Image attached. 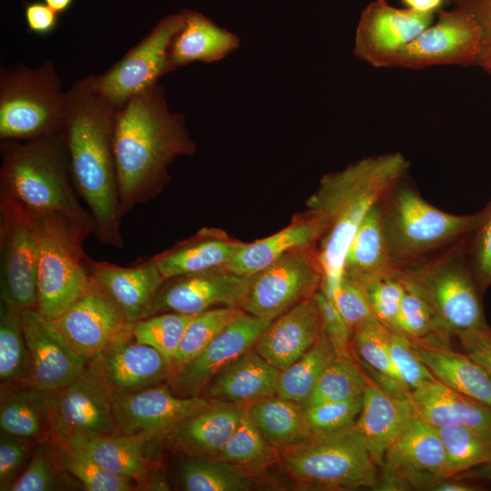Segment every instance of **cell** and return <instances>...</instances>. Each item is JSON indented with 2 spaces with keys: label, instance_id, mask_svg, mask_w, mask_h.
I'll return each instance as SVG.
<instances>
[{
  "label": "cell",
  "instance_id": "8992f818",
  "mask_svg": "<svg viewBox=\"0 0 491 491\" xmlns=\"http://www.w3.org/2000/svg\"><path fill=\"white\" fill-rule=\"evenodd\" d=\"M384 229L398 268L424 259L472 234L480 212L449 214L432 205L413 187L397 184L380 202Z\"/></svg>",
  "mask_w": 491,
  "mask_h": 491
},
{
  "label": "cell",
  "instance_id": "94428289",
  "mask_svg": "<svg viewBox=\"0 0 491 491\" xmlns=\"http://www.w3.org/2000/svg\"><path fill=\"white\" fill-rule=\"evenodd\" d=\"M436 491H474L475 486L461 481L444 479L436 484L432 488Z\"/></svg>",
  "mask_w": 491,
  "mask_h": 491
},
{
  "label": "cell",
  "instance_id": "6f0895ef",
  "mask_svg": "<svg viewBox=\"0 0 491 491\" xmlns=\"http://www.w3.org/2000/svg\"><path fill=\"white\" fill-rule=\"evenodd\" d=\"M465 8L472 14L479 27L476 62L491 74V0H470Z\"/></svg>",
  "mask_w": 491,
  "mask_h": 491
},
{
  "label": "cell",
  "instance_id": "4316f807",
  "mask_svg": "<svg viewBox=\"0 0 491 491\" xmlns=\"http://www.w3.org/2000/svg\"><path fill=\"white\" fill-rule=\"evenodd\" d=\"M412 342L418 357L436 380L491 407V376L467 354L448 348L447 339L440 336Z\"/></svg>",
  "mask_w": 491,
  "mask_h": 491
},
{
  "label": "cell",
  "instance_id": "f5cc1de1",
  "mask_svg": "<svg viewBox=\"0 0 491 491\" xmlns=\"http://www.w3.org/2000/svg\"><path fill=\"white\" fill-rule=\"evenodd\" d=\"M55 448L48 445L37 446L25 470L11 486L9 491H48L55 487Z\"/></svg>",
  "mask_w": 491,
  "mask_h": 491
},
{
  "label": "cell",
  "instance_id": "484cf974",
  "mask_svg": "<svg viewBox=\"0 0 491 491\" xmlns=\"http://www.w3.org/2000/svg\"><path fill=\"white\" fill-rule=\"evenodd\" d=\"M246 406L245 404L212 401L164 436L174 449L185 455L213 457L234 434Z\"/></svg>",
  "mask_w": 491,
  "mask_h": 491
},
{
  "label": "cell",
  "instance_id": "681fc988",
  "mask_svg": "<svg viewBox=\"0 0 491 491\" xmlns=\"http://www.w3.org/2000/svg\"><path fill=\"white\" fill-rule=\"evenodd\" d=\"M405 287L406 292L392 330L413 340L433 336L448 339L440 332L434 314L425 299L415 290L406 286Z\"/></svg>",
  "mask_w": 491,
  "mask_h": 491
},
{
  "label": "cell",
  "instance_id": "d6986e66",
  "mask_svg": "<svg viewBox=\"0 0 491 491\" xmlns=\"http://www.w3.org/2000/svg\"><path fill=\"white\" fill-rule=\"evenodd\" d=\"M251 276H237L221 267L166 279L149 316L163 312L196 315L222 306L241 308Z\"/></svg>",
  "mask_w": 491,
  "mask_h": 491
},
{
  "label": "cell",
  "instance_id": "603a6c76",
  "mask_svg": "<svg viewBox=\"0 0 491 491\" xmlns=\"http://www.w3.org/2000/svg\"><path fill=\"white\" fill-rule=\"evenodd\" d=\"M322 332L319 309L312 296L273 319L253 348L282 371L306 353Z\"/></svg>",
  "mask_w": 491,
  "mask_h": 491
},
{
  "label": "cell",
  "instance_id": "e0dca14e",
  "mask_svg": "<svg viewBox=\"0 0 491 491\" xmlns=\"http://www.w3.org/2000/svg\"><path fill=\"white\" fill-rule=\"evenodd\" d=\"M479 27L465 7L441 14L438 21L403 47L388 66L424 67L476 62Z\"/></svg>",
  "mask_w": 491,
  "mask_h": 491
},
{
  "label": "cell",
  "instance_id": "e7e4bbea",
  "mask_svg": "<svg viewBox=\"0 0 491 491\" xmlns=\"http://www.w3.org/2000/svg\"><path fill=\"white\" fill-rule=\"evenodd\" d=\"M474 475L477 477L491 481V462L481 466L479 469L475 470Z\"/></svg>",
  "mask_w": 491,
  "mask_h": 491
},
{
  "label": "cell",
  "instance_id": "f1b7e54d",
  "mask_svg": "<svg viewBox=\"0 0 491 491\" xmlns=\"http://www.w3.org/2000/svg\"><path fill=\"white\" fill-rule=\"evenodd\" d=\"M279 374V369L251 348L222 369L201 396L214 402L249 405L276 395Z\"/></svg>",
  "mask_w": 491,
  "mask_h": 491
},
{
  "label": "cell",
  "instance_id": "ab89813d",
  "mask_svg": "<svg viewBox=\"0 0 491 491\" xmlns=\"http://www.w3.org/2000/svg\"><path fill=\"white\" fill-rule=\"evenodd\" d=\"M180 467V477L186 491H246L253 487L252 475L221 461L192 456Z\"/></svg>",
  "mask_w": 491,
  "mask_h": 491
},
{
  "label": "cell",
  "instance_id": "ac0fdd59",
  "mask_svg": "<svg viewBox=\"0 0 491 491\" xmlns=\"http://www.w3.org/2000/svg\"><path fill=\"white\" fill-rule=\"evenodd\" d=\"M211 402L201 396H176L166 386L159 384L134 392H113V414L119 434L151 433L164 436Z\"/></svg>",
  "mask_w": 491,
  "mask_h": 491
},
{
  "label": "cell",
  "instance_id": "7402d4cb",
  "mask_svg": "<svg viewBox=\"0 0 491 491\" xmlns=\"http://www.w3.org/2000/svg\"><path fill=\"white\" fill-rule=\"evenodd\" d=\"M93 359L112 392L145 389L173 374L172 364L155 348L136 341L132 329Z\"/></svg>",
  "mask_w": 491,
  "mask_h": 491
},
{
  "label": "cell",
  "instance_id": "9c48e42d",
  "mask_svg": "<svg viewBox=\"0 0 491 491\" xmlns=\"http://www.w3.org/2000/svg\"><path fill=\"white\" fill-rule=\"evenodd\" d=\"M66 91L52 61L0 71V139L34 140L61 132Z\"/></svg>",
  "mask_w": 491,
  "mask_h": 491
},
{
  "label": "cell",
  "instance_id": "1f68e13d",
  "mask_svg": "<svg viewBox=\"0 0 491 491\" xmlns=\"http://www.w3.org/2000/svg\"><path fill=\"white\" fill-rule=\"evenodd\" d=\"M185 24L169 49L170 71L193 62L213 63L225 58L239 46V37L196 13L183 12Z\"/></svg>",
  "mask_w": 491,
  "mask_h": 491
},
{
  "label": "cell",
  "instance_id": "9f6ffc18",
  "mask_svg": "<svg viewBox=\"0 0 491 491\" xmlns=\"http://www.w3.org/2000/svg\"><path fill=\"white\" fill-rule=\"evenodd\" d=\"M32 440L9 435H0V490H9L25 470L30 459Z\"/></svg>",
  "mask_w": 491,
  "mask_h": 491
},
{
  "label": "cell",
  "instance_id": "8fae6325",
  "mask_svg": "<svg viewBox=\"0 0 491 491\" xmlns=\"http://www.w3.org/2000/svg\"><path fill=\"white\" fill-rule=\"evenodd\" d=\"M184 24L183 13L164 18L108 70L92 75L96 90L119 109L135 95L157 85L170 72V45Z\"/></svg>",
  "mask_w": 491,
  "mask_h": 491
},
{
  "label": "cell",
  "instance_id": "f546056e",
  "mask_svg": "<svg viewBox=\"0 0 491 491\" xmlns=\"http://www.w3.org/2000/svg\"><path fill=\"white\" fill-rule=\"evenodd\" d=\"M324 231L322 222L308 214L266 238L245 244L223 268L237 276H254L292 250L311 248Z\"/></svg>",
  "mask_w": 491,
  "mask_h": 491
},
{
  "label": "cell",
  "instance_id": "7bdbcfd3",
  "mask_svg": "<svg viewBox=\"0 0 491 491\" xmlns=\"http://www.w3.org/2000/svg\"><path fill=\"white\" fill-rule=\"evenodd\" d=\"M245 311L239 307H215L195 315L173 359V373L195 357L228 324Z\"/></svg>",
  "mask_w": 491,
  "mask_h": 491
},
{
  "label": "cell",
  "instance_id": "11a10c76",
  "mask_svg": "<svg viewBox=\"0 0 491 491\" xmlns=\"http://www.w3.org/2000/svg\"><path fill=\"white\" fill-rule=\"evenodd\" d=\"M313 297L319 309L323 333L330 340L339 357L352 358V327L320 288Z\"/></svg>",
  "mask_w": 491,
  "mask_h": 491
},
{
  "label": "cell",
  "instance_id": "bcb514c9",
  "mask_svg": "<svg viewBox=\"0 0 491 491\" xmlns=\"http://www.w3.org/2000/svg\"><path fill=\"white\" fill-rule=\"evenodd\" d=\"M352 330V346L362 361L374 371L402 383L390 357V329L374 317Z\"/></svg>",
  "mask_w": 491,
  "mask_h": 491
},
{
  "label": "cell",
  "instance_id": "cb8c5ba5",
  "mask_svg": "<svg viewBox=\"0 0 491 491\" xmlns=\"http://www.w3.org/2000/svg\"><path fill=\"white\" fill-rule=\"evenodd\" d=\"M92 278L114 300L131 325L147 317L165 282L154 258L132 267L90 259Z\"/></svg>",
  "mask_w": 491,
  "mask_h": 491
},
{
  "label": "cell",
  "instance_id": "836d02e7",
  "mask_svg": "<svg viewBox=\"0 0 491 491\" xmlns=\"http://www.w3.org/2000/svg\"><path fill=\"white\" fill-rule=\"evenodd\" d=\"M245 243L201 232L196 237L154 257L164 278L224 267Z\"/></svg>",
  "mask_w": 491,
  "mask_h": 491
},
{
  "label": "cell",
  "instance_id": "680465c9",
  "mask_svg": "<svg viewBox=\"0 0 491 491\" xmlns=\"http://www.w3.org/2000/svg\"><path fill=\"white\" fill-rule=\"evenodd\" d=\"M466 354L479 364L491 376V330L471 329L455 335Z\"/></svg>",
  "mask_w": 491,
  "mask_h": 491
},
{
  "label": "cell",
  "instance_id": "f35d334b",
  "mask_svg": "<svg viewBox=\"0 0 491 491\" xmlns=\"http://www.w3.org/2000/svg\"><path fill=\"white\" fill-rule=\"evenodd\" d=\"M29 356L24 336L22 311L0 306V379L2 386L28 385Z\"/></svg>",
  "mask_w": 491,
  "mask_h": 491
},
{
  "label": "cell",
  "instance_id": "30bf717a",
  "mask_svg": "<svg viewBox=\"0 0 491 491\" xmlns=\"http://www.w3.org/2000/svg\"><path fill=\"white\" fill-rule=\"evenodd\" d=\"M117 432L113 414V392L94 359L72 384L53 395L50 436L66 444Z\"/></svg>",
  "mask_w": 491,
  "mask_h": 491
},
{
  "label": "cell",
  "instance_id": "d590c367",
  "mask_svg": "<svg viewBox=\"0 0 491 491\" xmlns=\"http://www.w3.org/2000/svg\"><path fill=\"white\" fill-rule=\"evenodd\" d=\"M53 395L29 385L7 387L1 397V431L30 440L50 433Z\"/></svg>",
  "mask_w": 491,
  "mask_h": 491
},
{
  "label": "cell",
  "instance_id": "be15d7a7",
  "mask_svg": "<svg viewBox=\"0 0 491 491\" xmlns=\"http://www.w3.org/2000/svg\"><path fill=\"white\" fill-rule=\"evenodd\" d=\"M45 3L55 13H61L70 6L72 0H45Z\"/></svg>",
  "mask_w": 491,
  "mask_h": 491
},
{
  "label": "cell",
  "instance_id": "b9f144b4",
  "mask_svg": "<svg viewBox=\"0 0 491 491\" xmlns=\"http://www.w3.org/2000/svg\"><path fill=\"white\" fill-rule=\"evenodd\" d=\"M366 379L367 376L356 365L353 358L338 356L323 372L302 406L305 408L362 396Z\"/></svg>",
  "mask_w": 491,
  "mask_h": 491
},
{
  "label": "cell",
  "instance_id": "ffe728a7",
  "mask_svg": "<svg viewBox=\"0 0 491 491\" xmlns=\"http://www.w3.org/2000/svg\"><path fill=\"white\" fill-rule=\"evenodd\" d=\"M432 13L401 9L385 0L362 12L356 34L355 54L376 66H388L393 57L430 26Z\"/></svg>",
  "mask_w": 491,
  "mask_h": 491
},
{
  "label": "cell",
  "instance_id": "3957f363",
  "mask_svg": "<svg viewBox=\"0 0 491 491\" xmlns=\"http://www.w3.org/2000/svg\"><path fill=\"white\" fill-rule=\"evenodd\" d=\"M409 167L400 153L363 158L327 174L307 199L308 214L325 228L316 256L323 273L321 286L334 289L343 276L349 244L366 213L386 195Z\"/></svg>",
  "mask_w": 491,
  "mask_h": 491
},
{
  "label": "cell",
  "instance_id": "d4e9b609",
  "mask_svg": "<svg viewBox=\"0 0 491 491\" xmlns=\"http://www.w3.org/2000/svg\"><path fill=\"white\" fill-rule=\"evenodd\" d=\"M414 414L410 397L394 396L367 376L355 426L377 466Z\"/></svg>",
  "mask_w": 491,
  "mask_h": 491
},
{
  "label": "cell",
  "instance_id": "db71d44e",
  "mask_svg": "<svg viewBox=\"0 0 491 491\" xmlns=\"http://www.w3.org/2000/svg\"><path fill=\"white\" fill-rule=\"evenodd\" d=\"M319 288L332 301L352 329L375 317L361 287L349 276L343 275L332 290L323 286Z\"/></svg>",
  "mask_w": 491,
  "mask_h": 491
},
{
  "label": "cell",
  "instance_id": "60d3db41",
  "mask_svg": "<svg viewBox=\"0 0 491 491\" xmlns=\"http://www.w3.org/2000/svg\"><path fill=\"white\" fill-rule=\"evenodd\" d=\"M446 461V478L491 462V438L463 426L436 428Z\"/></svg>",
  "mask_w": 491,
  "mask_h": 491
},
{
  "label": "cell",
  "instance_id": "c3c4849f",
  "mask_svg": "<svg viewBox=\"0 0 491 491\" xmlns=\"http://www.w3.org/2000/svg\"><path fill=\"white\" fill-rule=\"evenodd\" d=\"M356 283L375 317L392 330L406 292L397 273L395 276L375 277Z\"/></svg>",
  "mask_w": 491,
  "mask_h": 491
},
{
  "label": "cell",
  "instance_id": "7c38bea8",
  "mask_svg": "<svg viewBox=\"0 0 491 491\" xmlns=\"http://www.w3.org/2000/svg\"><path fill=\"white\" fill-rule=\"evenodd\" d=\"M323 273L316 253L295 249L251 276L241 309L273 320L320 287Z\"/></svg>",
  "mask_w": 491,
  "mask_h": 491
},
{
  "label": "cell",
  "instance_id": "5b68a950",
  "mask_svg": "<svg viewBox=\"0 0 491 491\" xmlns=\"http://www.w3.org/2000/svg\"><path fill=\"white\" fill-rule=\"evenodd\" d=\"M31 218L38 249L36 310L53 320L91 283L90 259L82 245L92 232L60 214Z\"/></svg>",
  "mask_w": 491,
  "mask_h": 491
},
{
  "label": "cell",
  "instance_id": "7a4b0ae2",
  "mask_svg": "<svg viewBox=\"0 0 491 491\" xmlns=\"http://www.w3.org/2000/svg\"><path fill=\"white\" fill-rule=\"evenodd\" d=\"M113 145L123 216L161 190L177 156L195 151L184 116L169 110L159 84L117 110Z\"/></svg>",
  "mask_w": 491,
  "mask_h": 491
},
{
  "label": "cell",
  "instance_id": "ba28073f",
  "mask_svg": "<svg viewBox=\"0 0 491 491\" xmlns=\"http://www.w3.org/2000/svg\"><path fill=\"white\" fill-rule=\"evenodd\" d=\"M283 469L302 489L344 491L376 487L377 465L356 426L313 436L280 453Z\"/></svg>",
  "mask_w": 491,
  "mask_h": 491
},
{
  "label": "cell",
  "instance_id": "6da1fadb",
  "mask_svg": "<svg viewBox=\"0 0 491 491\" xmlns=\"http://www.w3.org/2000/svg\"><path fill=\"white\" fill-rule=\"evenodd\" d=\"M117 110L96 90L92 75L78 79L66 91L61 135L75 188L95 221V236L121 248L123 215L113 145Z\"/></svg>",
  "mask_w": 491,
  "mask_h": 491
},
{
  "label": "cell",
  "instance_id": "4dcf8cb0",
  "mask_svg": "<svg viewBox=\"0 0 491 491\" xmlns=\"http://www.w3.org/2000/svg\"><path fill=\"white\" fill-rule=\"evenodd\" d=\"M155 437L151 433L115 434L76 439L63 445L85 455L116 476L142 483L147 480L152 468L151 461L145 456L144 446Z\"/></svg>",
  "mask_w": 491,
  "mask_h": 491
},
{
  "label": "cell",
  "instance_id": "9a60e30c",
  "mask_svg": "<svg viewBox=\"0 0 491 491\" xmlns=\"http://www.w3.org/2000/svg\"><path fill=\"white\" fill-rule=\"evenodd\" d=\"M51 322L70 346L88 360L128 333L133 326L92 276L86 291Z\"/></svg>",
  "mask_w": 491,
  "mask_h": 491
},
{
  "label": "cell",
  "instance_id": "91938a15",
  "mask_svg": "<svg viewBox=\"0 0 491 491\" xmlns=\"http://www.w3.org/2000/svg\"><path fill=\"white\" fill-rule=\"evenodd\" d=\"M56 14L45 3H32L25 11L28 28L35 34H47L56 25Z\"/></svg>",
  "mask_w": 491,
  "mask_h": 491
},
{
  "label": "cell",
  "instance_id": "5bb4252c",
  "mask_svg": "<svg viewBox=\"0 0 491 491\" xmlns=\"http://www.w3.org/2000/svg\"><path fill=\"white\" fill-rule=\"evenodd\" d=\"M382 466L384 489L432 488L446 479V453L437 429L415 411L387 449Z\"/></svg>",
  "mask_w": 491,
  "mask_h": 491
},
{
  "label": "cell",
  "instance_id": "74e56055",
  "mask_svg": "<svg viewBox=\"0 0 491 491\" xmlns=\"http://www.w3.org/2000/svg\"><path fill=\"white\" fill-rule=\"evenodd\" d=\"M280 452L264 437L247 413V406L234 434L213 457L252 475L272 465Z\"/></svg>",
  "mask_w": 491,
  "mask_h": 491
},
{
  "label": "cell",
  "instance_id": "816d5d0a",
  "mask_svg": "<svg viewBox=\"0 0 491 491\" xmlns=\"http://www.w3.org/2000/svg\"><path fill=\"white\" fill-rule=\"evenodd\" d=\"M472 234L467 260L479 290L484 291L491 286V201L480 212Z\"/></svg>",
  "mask_w": 491,
  "mask_h": 491
},
{
  "label": "cell",
  "instance_id": "4fadbf2b",
  "mask_svg": "<svg viewBox=\"0 0 491 491\" xmlns=\"http://www.w3.org/2000/svg\"><path fill=\"white\" fill-rule=\"evenodd\" d=\"M38 249L32 218L0 200L1 304L20 311L36 309Z\"/></svg>",
  "mask_w": 491,
  "mask_h": 491
},
{
  "label": "cell",
  "instance_id": "f907efd6",
  "mask_svg": "<svg viewBox=\"0 0 491 491\" xmlns=\"http://www.w3.org/2000/svg\"><path fill=\"white\" fill-rule=\"evenodd\" d=\"M389 350L399 379L410 391L435 378L418 357L408 336L390 330Z\"/></svg>",
  "mask_w": 491,
  "mask_h": 491
},
{
  "label": "cell",
  "instance_id": "6125c7cd",
  "mask_svg": "<svg viewBox=\"0 0 491 491\" xmlns=\"http://www.w3.org/2000/svg\"><path fill=\"white\" fill-rule=\"evenodd\" d=\"M408 8L422 12L432 13L442 3V0H403Z\"/></svg>",
  "mask_w": 491,
  "mask_h": 491
},
{
  "label": "cell",
  "instance_id": "2e32d148",
  "mask_svg": "<svg viewBox=\"0 0 491 491\" xmlns=\"http://www.w3.org/2000/svg\"><path fill=\"white\" fill-rule=\"evenodd\" d=\"M22 324L29 356V386L55 394L83 374L89 360L70 346L51 320L36 309H25Z\"/></svg>",
  "mask_w": 491,
  "mask_h": 491
},
{
  "label": "cell",
  "instance_id": "277c9868",
  "mask_svg": "<svg viewBox=\"0 0 491 491\" xmlns=\"http://www.w3.org/2000/svg\"><path fill=\"white\" fill-rule=\"evenodd\" d=\"M1 199L30 217L60 214L95 233L78 202L61 132L26 141L1 140Z\"/></svg>",
  "mask_w": 491,
  "mask_h": 491
},
{
  "label": "cell",
  "instance_id": "d6a6232c",
  "mask_svg": "<svg viewBox=\"0 0 491 491\" xmlns=\"http://www.w3.org/2000/svg\"><path fill=\"white\" fill-rule=\"evenodd\" d=\"M397 270L386 240L378 203L366 213L349 244L343 275L359 282L395 276Z\"/></svg>",
  "mask_w": 491,
  "mask_h": 491
},
{
  "label": "cell",
  "instance_id": "7dc6e473",
  "mask_svg": "<svg viewBox=\"0 0 491 491\" xmlns=\"http://www.w3.org/2000/svg\"><path fill=\"white\" fill-rule=\"evenodd\" d=\"M361 407L362 396H359L305 407V416L312 436H318L354 426Z\"/></svg>",
  "mask_w": 491,
  "mask_h": 491
},
{
  "label": "cell",
  "instance_id": "ee69618b",
  "mask_svg": "<svg viewBox=\"0 0 491 491\" xmlns=\"http://www.w3.org/2000/svg\"><path fill=\"white\" fill-rule=\"evenodd\" d=\"M194 316L176 312L155 314L133 324V336L139 343L158 350L172 364Z\"/></svg>",
  "mask_w": 491,
  "mask_h": 491
},
{
  "label": "cell",
  "instance_id": "8d00e7d4",
  "mask_svg": "<svg viewBox=\"0 0 491 491\" xmlns=\"http://www.w3.org/2000/svg\"><path fill=\"white\" fill-rule=\"evenodd\" d=\"M337 357L335 347L322 332L306 353L280 371L276 396L303 405L323 372Z\"/></svg>",
  "mask_w": 491,
  "mask_h": 491
},
{
  "label": "cell",
  "instance_id": "e575fe53",
  "mask_svg": "<svg viewBox=\"0 0 491 491\" xmlns=\"http://www.w3.org/2000/svg\"><path fill=\"white\" fill-rule=\"evenodd\" d=\"M247 413L266 441L280 453L313 437L305 408L276 395L247 405Z\"/></svg>",
  "mask_w": 491,
  "mask_h": 491
},
{
  "label": "cell",
  "instance_id": "52a82bcc",
  "mask_svg": "<svg viewBox=\"0 0 491 491\" xmlns=\"http://www.w3.org/2000/svg\"><path fill=\"white\" fill-rule=\"evenodd\" d=\"M462 244L433 259H422L397 270L403 284L428 304L440 332L446 337L462 331L489 328L480 290Z\"/></svg>",
  "mask_w": 491,
  "mask_h": 491
},
{
  "label": "cell",
  "instance_id": "44dd1931",
  "mask_svg": "<svg viewBox=\"0 0 491 491\" xmlns=\"http://www.w3.org/2000/svg\"><path fill=\"white\" fill-rule=\"evenodd\" d=\"M272 320L244 312L228 324L195 357L170 378L185 396H201L209 382L231 362L254 347Z\"/></svg>",
  "mask_w": 491,
  "mask_h": 491
},
{
  "label": "cell",
  "instance_id": "83f0119b",
  "mask_svg": "<svg viewBox=\"0 0 491 491\" xmlns=\"http://www.w3.org/2000/svg\"><path fill=\"white\" fill-rule=\"evenodd\" d=\"M410 400L416 413L436 428L463 426L491 438V407L436 378L410 391Z\"/></svg>",
  "mask_w": 491,
  "mask_h": 491
},
{
  "label": "cell",
  "instance_id": "f6af8a7d",
  "mask_svg": "<svg viewBox=\"0 0 491 491\" xmlns=\"http://www.w3.org/2000/svg\"><path fill=\"white\" fill-rule=\"evenodd\" d=\"M58 466L81 482L87 491H130L132 482L111 473L85 455L54 442Z\"/></svg>",
  "mask_w": 491,
  "mask_h": 491
}]
</instances>
